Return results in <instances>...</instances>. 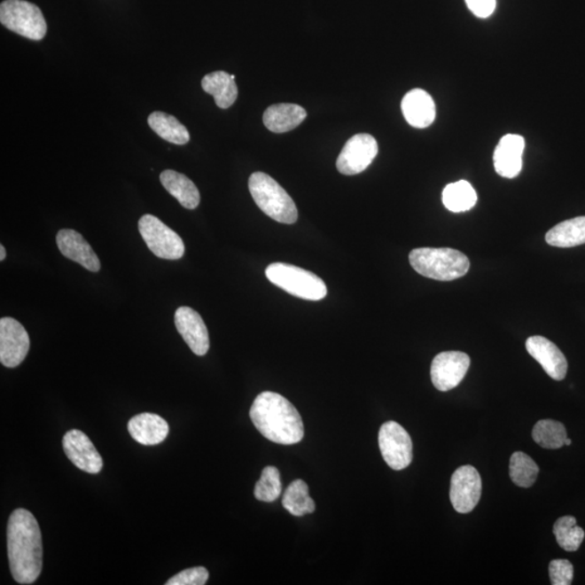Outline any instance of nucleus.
<instances>
[{"instance_id": "f257e3e1", "label": "nucleus", "mask_w": 585, "mask_h": 585, "mask_svg": "<svg viewBox=\"0 0 585 585\" xmlns=\"http://www.w3.org/2000/svg\"><path fill=\"white\" fill-rule=\"evenodd\" d=\"M10 570L20 584H33L43 569L42 533L35 517L24 509L10 515L7 526Z\"/></svg>"}, {"instance_id": "f03ea898", "label": "nucleus", "mask_w": 585, "mask_h": 585, "mask_svg": "<svg viewBox=\"0 0 585 585\" xmlns=\"http://www.w3.org/2000/svg\"><path fill=\"white\" fill-rule=\"evenodd\" d=\"M250 417L257 431L272 442L289 446L304 438L300 414L280 394L263 392L258 394L254 400Z\"/></svg>"}, {"instance_id": "7ed1b4c3", "label": "nucleus", "mask_w": 585, "mask_h": 585, "mask_svg": "<svg viewBox=\"0 0 585 585\" xmlns=\"http://www.w3.org/2000/svg\"><path fill=\"white\" fill-rule=\"evenodd\" d=\"M409 261L419 275L438 281L460 279L471 266L465 254L448 247L416 248L410 253Z\"/></svg>"}, {"instance_id": "20e7f679", "label": "nucleus", "mask_w": 585, "mask_h": 585, "mask_svg": "<svg viewBox=\"0 0 585 585\" xmlns=\"http://www.w3.org/2000/svg\"><path fill=\"white\" fill-rule=\"evenodd\" d=\"M248 188L257 207L273 221L286 224L296 222L299 211L294 201L269 175L261 172L252 174Z\"/></svg>"}, {"instance_id": "39448f33", "label": "nucleus", "mask_w": 585, "mask_h": 585, "mask_svg": "<svg viewBox=\"0 0 585 585\" xmlns=\"http://www.w3.org/2000/svg\"><path fill=\"white\" fill-rule=\"evenodd\" d=\"M266 277L273 285L302 300H321L328 295V287L318 276L289 263H271Z\"/></svg>"}, {"instance_id": "423d86ee", "label": "nucleus", "mask_w": 585, "mask_h": 585, "mask_svg": "<svg viewBox=\"0 0 585 585\" xmlns=\"http://www.w3.org/2000/svg\"><path fill=\"white\" fill-rule=\"evenodd\" d=\"M0 22L10 31L32 41H41L47 33L42 10L26 0H4L0 4Z\"/></svg>"}, {"instance_id": "0eeeda50", "label": "nucleus", "mask_w": 585, "mask_h": 585, "mask_svg": "<svg viewBox=\"0 0 585 585\" xmlns=\"http://www.w3.org/2000/svg\"><path fill=\"white\" fill-rule=\"evenodd\" d=\"M138 229L146 246L162 260L177 261L184 255L183 238L153 214H144Z\"/></svg>"}, {"instance_id": "6e6552de", "label": "nucleus", "mask_w": 585, "mask_h": 585, "mask_svg": "<svg viewBox=\"0 0 585 585\" xmlns=\"http://www.w3.org/2000/svg\"><path fill=\"white\" fill-rule=\"evenodd\" d=\"M378 445L384 461L394 471L407 468L413 460V443L406 429L398 423H384L378 433Z\"/></svg>"}, {"instance_id": "1a4fd4ad", "label": "nucleus", "mask_w": 585, "mask_h": 585, "mask_svg": "<svg viewBox=\"0 0 585 585\" xmlns=\"http://www.w3.org/2000/svg\"><path fill=\"white\" fill-rule=\"evenodd\" d=\"M378 153V141L368 134L351 136L339 155L336 168L343 175L353 176L364 172Z\"/></svg>"}, {"instance_id": "9d476101", "label": "nucleus", "mask_w": 585, "mask_h": 585, "mask_svg": "<svg viewBox=\"0 0 585 585\" xmlns=\"http://www.w3.org/2000/svg\"><path fill=\"white\" fill-rule=\"evenodd\" d=\"M471 359L462 351H443L433 358L431 378L433 386L448 392L460 385L470 369Z\"/></svg>"}, {"instance_id": "9b49d317", "label": "nucleus", "mask_w": 585, "mask_h": 585, "mask_svg": "<svg viewBox=\"0 0 585 585\" xmlns=\"http://www.w3.org/2000/svg\"><path fill=\"white\" fill-rule=\"evenodd\" d=\"M481 490V477L475 467L461 466L453 472L450 500L458 513H471L480 500Z\"/></svg>"}, {"instance_id": "f8f14e48", "label": "nucleus", "mask_w": 585, "mask_h": 585, "mask_svg": "<svg viewBox=\"0 0 585 585\" xmlns=\"http://www.w3.org/2000/svg\"><path fill=\"white\" fill-rule=\"evenodd\" d=\"M29 336L24 326L13 318L0 320V363L16 368L26 359L29 350Z\"/></svg>"}, {"instance_id": "ddd939ff", "label": "nucleus", "mask_w": 585, "mask_h": 585, "mask_svg": "<svg viewBox=\"0 0 585 585\" xmlns=\"http://www.w3.org/2000/svg\"><path fill=\"white\" fill-rule=\"evenodd\" d=\"M63 450L68 460L88 474H99L104 466L100 453L85 433L72 429L63 437Z\"/></svg>"}, {"instance_id": "4468645a", "label": "nucleus", "mask_w": 585, "mask_h": 585, "mask_svg": "<svg viewBox=\"0 0 585 585\" xmlns=\"http://www.w3.org/2000/svg\"><path fill=\"white\" fill-rule=\"evenodd\" d=\"M526 349L550 378L563 380L567 375V359L553 341L543 336H531L526 341Z\"/></svg>"}, {"instance_id": "2eb2a0df", "label": "nucleus", "mask_w": 585, "mask_h": 585, "mask_svg": "<svg viewBox=\"0 0 585 585\" xmlns=\"http://www.w3.org/2000/svg\"><path fill=\"white\" fill-rule=\"evenodd\" d=\"M176 328L193 354L205 355L209 349V336L202 316L190 307H180L175 314Z\"/></svg>"}, {"instance_id": "dca6fc26", "label": "nucleus", "mask_w": 585, "mask_h": 585, "mask_svg": "<svg viewBox=\"0 0 585 585\" xmlns=\"http://www.w3.org/2000/svg\"><path fill=\"white\" fill-rule=\"evenodd\" d=\"M524 136L509 134L497 144L494 163L495 172L504 178H515L523 168Z\"/></svg>"}, {"instance_id": "f3484780", "label": "nucleus", "mask_w": 585, "mask_h": 585, "mask_svg": "<svg viewBox=\"0 0 585 585\" xmlns=\"http://www.w3.org/2000/svg\"><path fill=\"white\" fill-rule=\"evenodd\" d=\"M57 244L62 255L68 260L80 263L91 272L100 270L99 258L82 234L71 229H62L57 234Z\"/></svg>"}, {"instance_id": "a211bd4d", "label": "nucleus", "mask_w": 585, "mask_h": 585, "mask_svg": "<svg viewBox=\"0 0 585 585\" xmlns=\"http://www.w3.org/2000/svg\"><path fill=\"white\" fill-rule=\"evenodd\" d=\"M402 110L404 119L416 129H426L436 119V105L431 95L423 90H413L403 97Z\"/></svg>"}, {"instance_id": "6ab92c4d", "label": "nucleus", "mask_w": 585, "mask_h": 585, "mask_svg": "<svg viewBox=\"0 0 585 585\" xmlns=\"http://www.w3.org/2000/svg\"><path fill=\"white\" fill-rule=\"evenodd\" d=\"M129 432L134 441L144 446H154L168 436L169 425L163 417L152 413H141L130 418Z\"/></svg>"}, {"instance_id": "aec40b11", "label": "nucleus", "mask_w": 585, "mask_h": 585, "mask_svg": "<svg viewBox=\"0 0 585 585\" xmlns=\"http://www.w3.org/2000/svg\"><path fill=\"white\" fill-rule=\"evenodd\" d=\"M307 117L304 107L292 104H280L268 107L263 113V124L276 134L287 133L300 126Z\"/></svg>"}, {"instance_id": "412c9836", "label": "nucleus", "mask_w": 585, "mask_h": 585, "mask_svg": "<svg viewBox=\"0 0 585 585\" xmlns=\"http://www.w3.org/2000/svg\"><path fill=\"white\" fill-rule=\"evenodd\" d=\"M160 180L163 187L170 195L178 199L182 207L187 209H194L199 207V199H201L199 189L187 176L168 169L160 174Z\"/></svg>"}, {"instance_id": "4be33fe9", "label": "nucleus", "mask_w": 585, "mask_h": 585, "mask_svg": "<svg viewBox=\"0 0 585 585\" xmlns=\"http://www.w3.org/2000/svg\"><path fill=\"white\" fill-rule=\"evenodd\" d=\"M545 241L550 246L562 248L582 246L585 244V216L556 224L546 233Z\"/></svg>"}, {"instance_id": "5701e85b", "label": "nucleus", "mask_w": 585, "mask_h": 585, "mask_svg": "<svg viewBox=\"0 0 585 585\" xmlns=\"http://www.w3.org/2000/svg\"><path fill=\"white\" fill-rule=\"evenodd\" d=\"M202 88L205 92L214 97V102L221 109L230 107L238 98L236 82L226 72L209 73L202 80Z\"/></svg>"}, {"instance_id": "b1692460", "label": "nucleus", "mask_w": 585, "mask_h": 585, "mask_svg": "<svg viewBox=\"0 0 585 585\" xmlns=\"http://www.w3.org/2000/svg\"><path fill=\"white\" fill-rule=\"evenodd\" d=\"M148 123L154 133L170 144L183 145L189 143L188 129L173 115L153 112L149 116Z\"/></svg>"}, {"instance_id": "393cba45", "label": "nucleus", "mask_w": 585, "mask_h": 585, "mask_svg": "<svg viewBox=\"0 0 585 585\" xmlns=\"http://www.w3.org/2000/svg\"><path fill=\"white\" fill-rule=\"evenodd\" d=\"M442 202L446 208L452 213L470 211L477 203V193L472 185L460 180V182L448 184L442 192Z\"/></svg>"}, {"instance_id": "a878e982", "label": "nucleus", "mask_w": 585, "mask_h": 585, "mask_svg": "<svg viewBox=\"0 0 585 585\" xmlns=\"http://www.w3.org/2000/svg\"><path fill=\"white\" fill-rule=\"evenodd\" d=\"M282 505L290 514L301 517L314 513L315 501L309 495V488L304 480L292 481L283 495Z\"/></svg>"}, {"instance_id": "bb28decb", "label": "nucleus", "mask_w": 585, "mask_h": 585, "mask_svg": "<svg viewBox=\"0 0 585 585\" xmlns=\"http://www.w3.org/2000/svg\"><path fill=\"white\" fill-rule=\"evenodd\" d=\"M553 533L560 548L567 552L578 550L585 536L584 530L577 525L573 516H564L556 520Z\"/></svg>"}, {"instance_id": "cd10ccee", "label": "nucleus", "mask_w": 585, "mask_h": 585, "mask_svg": "<svg viewBox=\"0 0 585 585\" xmlns=\"http://www.w3.org/2000/svg\"><path fill=\"white\" fill-rule=\"evenodd\" d=\"M533 438L540 447L555 450L564 447L568 437L564 424L554 419H541L534 427Z\"/></svg>"}, {"instance_id": "c85d7f7f", "label": "nucleus", "mask_w": 585, "mask_h": 585, "mask_svg": "<svg viewBox=\"0 0 585 585\" xmlns=\"http://www.w3.org/2000/svg\"><path fill=\"white\" fill-rule=\"evenodd\" d=\"M539 466L524 452H515L510 460V476L516 486L530 488L538 478Z\"/></svg>"}, {"instance_id": "c756f323", "label": "nucleus", "mask_w": 585, "mask_h": 585, "mask_svg": "<svg viewBox=\"0 0 585 585\" xmlns=\"http://www.w3.org/2000/svg\"><path fill=\"white\" fill-rule=\"evenodd\" d=\"M282 482L280 472L273 466L263 468L261 480L257 481L254 495L258 501L270 502L276 501L281 495Z\"/></svg>"}, {"instance_id": "7c9ffc66", "label": "nucleus", "mask_w": 585, "mask_h": 585, "mask_svg": "<svg viewBox=\"0 0 585 585\" xmlns=\"http://www.w3.org/2000/svg\"><path fill=\"white\" fill-rule=\"evenodd\" d=\"M209 578L208 570L205 567H193L183 570L170 578L166 585H204Z\"/></svg>"}, {"instance_id": "2f4dec72", "label": "nucleus", "mask_w": 585, "mask_h": 585, "mask_svg": "<svg viewBox=\"0 0 585 585\" xmlns=\"http://www.w3.org/2000/svg\"><path fill=\"white\" fill-rule=\"evenodd\" d=\"M550 583L569 585L573 580V566L567 559H554L549 567Z\"/></svg>"}, {"instance_id": "473e14b6", "label": "nucleus", "mask_w": 585, "mask_h": 585, "mask_svg": "<svg viewBox=\"0 0 585 585\" xmlns=\"http://www.w3.org/2000/svg\"><path fill=\"white\" fill-rule=\"evenodd\" d=\"M468 9L476 17L480 19L489 18L495 12L496 0H465Z\"/></svg>"}, {"instance_id": "72a5a7b5", "label": "nucleus", "mask_w": 585, "mask_h": 585, "mask_svg": "<svg viewBox=\"0 0 585 585\" xmlns=\"http://www.w3.org/2000/svg\"><path fill=\"white\" fill-rule=\"evenodd\" d=\"M6 258V250H4V246H0V261H4Z\"/></svg>"}, {"instance_id": "f704fd0d", "label": "nucleus", "mask_w": 585, "mask_h": 585, "mask_svg": "<svg viewBox=\"0 0 585 585\" xmlns=\"http://www.w3.org/2000/svg\"><path fill=\"white\" fill-rule=\"evenodd\" d=\"M572 442H573L572 439L567 438V439H566L565 446H570V445H572Z\"/></svg>"}]
</instances>
